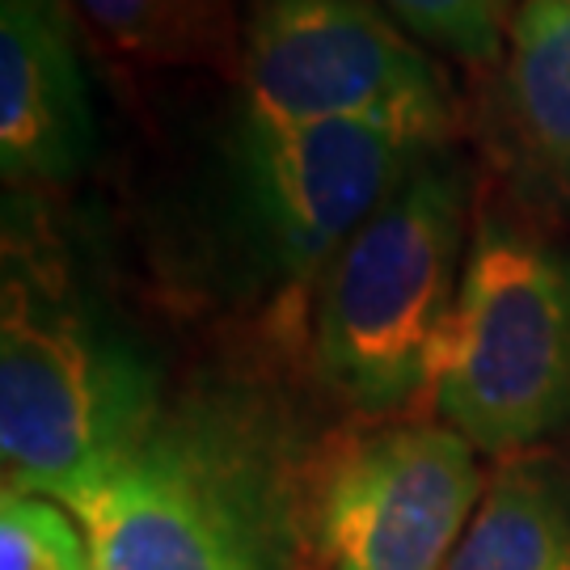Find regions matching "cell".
<instances>
[{
  "label": "cell",
  "mask_w": 570,
  "mask_h": 570,
  "mask_svg": "<svg viewBox=\"0 0 570 570\" xmlns=\"http://www.w3.org/2000/svg\"><path fill=\"white\" fill-rule=\"evenodd\" d=\"M456 115L444 68L376 0H242L237 115L279 127Z\"/></svg>",
  "instance_id": "cell-7"
},
{
  "label": "cell",
  "mask_w": 570,
  "mask_h": 570,
  "mask_svg": "<svg viewBox=\"0 0 570 570\" xmlns=\"http://www.w3.org/2000/svg\"><path fill=\"white\" fill-rule=\"evenodd\" d=\"M435 410L487 456L570 428V249L478 207Z\"/></svg>",
  "instance_id": "cell-4"
},
{
  "label": "cell",
  "mask_w": 570,
  "mask_h": 570,
  "mask_svg": "<svg viewBox=\"0 0 570 570\" xmlns=\"http://www.w3.org/2000/svg\"><path fill=\"white\" fill-rule=\"evenodd\" d=\"M499 122L511 165L570 204V0H520L499 60Z\"/></svg>",
  "instance_id": "cell-9"
},
{
  "label": "cell",
  "mask_w": 570,
  "mask_h": 570,
  "mask_svg": "<svg viewBox=\"0 0 570 570\" xmlns=\"http://www.w3.org/2000/svg\"><path fill=\"white\" fill-rule=\"evenodd\" d=\"M473 165L423 153L317 279L313 367L367 419L435 402L473 242Z\"/></svg>",
  "instance_id": "cell-3"
},
{
  "label": "cell",
  "mask_w": 570,
  "mask_h": 570,
  "mask_svg": "<svg viewBox=\"0 0 570 570\" xmlns=\"http://www.w3.org/2000/svg\"><path fill=\"white\" fill-rule=\"evenodd\" d=\"M0 570H94V550L68 508L42 494L4 490Z\"/></svg>",
  "instance_id": "cell-13"
},
{
  "label": "cell",
  "mask_w": 570,
  "mask_h": 570,
  "mask_svg": "<svg viewBox=\"0 0 570 570\" xmlns=\"http://www.w3.org/2000/svg\"><path fill=\"white\" fill-rule=\"evenodd\" d=\"M308 469L279 393L199 376L72 515L94 570H296Z\"/></svg>",
  "instance_id": "cell-1"
},
{
  "label": "cell",
  "mask_w": 570,
  "mask_h": 570,
  "mask_svg": "<svg viewBox=\"0 0 570 570\" xmlns=\"http://www.w3.org/2000/svg\"><path fill=\"white\" fill-rule=\"evenodd\" d=\"M482 494L465 435L385 419L334 440L308 469L305 550L317 570H449Z\"/></svg>",
  "instance_id": "cell-6"
},
{
  "label": "cell",
  "mask_w": 570,
  "mask_h": 570,
  "mask_svg": "<svg viewBox=\"0 0 570 570\" xmlns=\"http://www.w3.org/2000/svg\"><path fill=\"white\" fill-rule=\"evenodd\" d=\"M449 570H570V469L511 456L487 482Z\"/></svg>",
  "instance_id": "cell-10"
},
{
  "label": "cell",
  "mask_w": 570,
  "mask_h": 570,
  "mask_svg": "<svg viewBox=\"0 0 570 570\" xmlns=\"http://www.w3.org/2000/svg\"><path fill=\"white\" fill-rule=\"evenodd\" d=\"M414 42L444 51L465 68L503 60L511 13L520 0H376Z\"/></svg>",
  "instance_id": "cell-12"
},
{
  "label": "cell",
  "mask_w": 570,
  "mask_h": 570,
  "mask_svg": "<svg viewBox=\"0 0 570 570\" xmlns=\"http://www.w3.org/2000/svg\"><path fill=\"white\" fill-rule=\"evenodd\" d=\"M110 56L140 68H212L237 81L242 0H68Z\"/></svg>",
  "instance_id": "cell-11"
},
{
  "label": "cell",
  "mask_w": 570,
  "mask_h": 570,
  "mask_svg": "<svg viewBox=\"0 0 570 570\" xmlns=\"http://www.w3.org/2000/svg\"><path fill=\"white\" fill-rule=\"evenodd\" d=\"M161 364L77 275L39 204L4 212L0 461L4 490L77 508L157 423Z\"/></svg>",
  "instance_id": "cell-2"
},
{
  "label": "cell",
  "mask_w": 570,
  "mask_h": 570,
  "mask_svg": "<svg viewBox=\"0 0 570 570\" xmlns=\"http://www.w3.org/2000/svg\"><path fill=\"white\" fill-rule=\"evenodd\" d=\"M94 98L68 0H0V174L63 186L94 157Z\"/></svg>",
  "instance_id": "cell-8"
},
{
  "label": "cell",
  "mask_w": 570,
  "mask_h": 570,
  "mask_svg": "<svg viewBox=\"0 0 570 570\" xmlns=\"http://www.w3.org/2000/svg\"><path fill=\"white\" fill-rule=\"evenodd\" d=\"M456 115H367L279 122L233 110L225 131V220L245 266L275 287L317 284L343 242L423 153L452 140Z\"/></svg>",
  "instance_id": "cell-5"
}]
</instances>
